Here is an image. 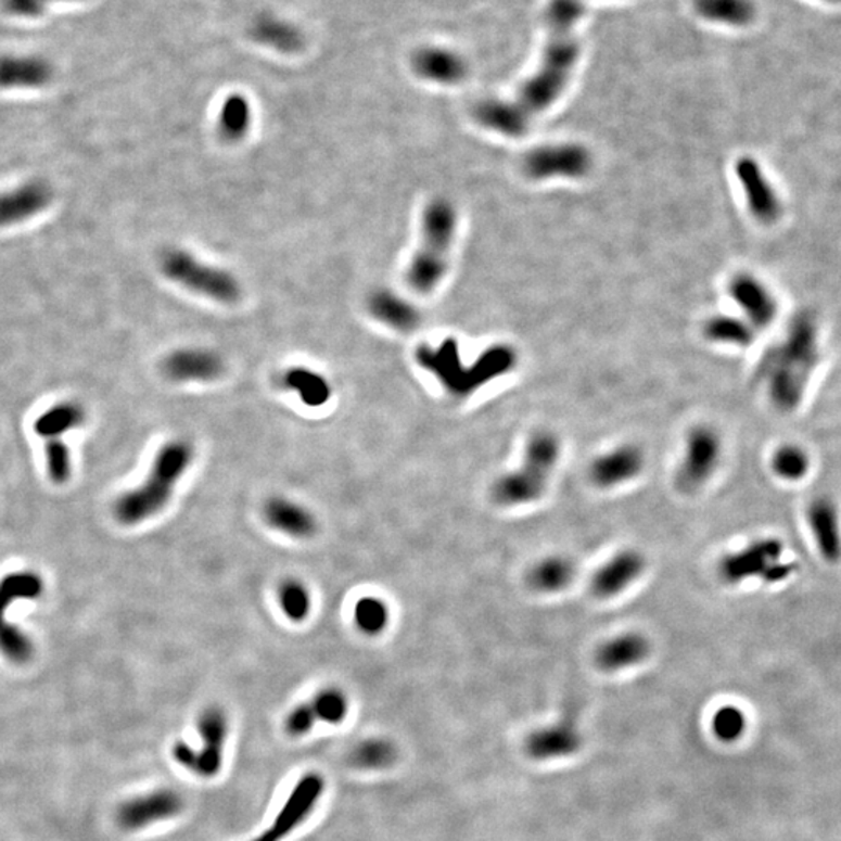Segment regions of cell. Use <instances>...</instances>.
<instances>
[{
    "instance_id": "1",
    "label": "cell",
    "mask_w": 841,
    "mask_h": 841,
    "mask_svg": "<svg viewBox=\"0 0 841 841\" xmlns=\"http://www.w3.org/2000/svg\"><path fill=\"white\" fill-rule=\"evenodd\" d=\"M585 13L583 0H552L547 9V44L538 71L519 88L513 99L479 103L474 117L486 130L522 138L533 119L563 95L579 59L577 24Z\"/></svg>"
},
{
    "instance_id": "2",
    "label": "cell",
    "mask_w": 841,
    "mask_h": 841,
    "mask_svg": "<svg viewBox=\"0 0 841 841\" xmlns=\"http://www.w3.org/2000/svg\"><path fill=\"white\" fill-rule=\"evenodd\" d=\"M819 360L817 318L811 313L794 315L782 339L759 364V374L764 379L769 400L776 409L793 411L801 406Z\"/></svg>"
},
{
    "instance_id": "3",
    "label": "cell",
    "mask_w": 841,
    "mask_h": 841,
    "mask_svg": "<svg viewBox=\"0 0 841 841\" xmlns=\"http://www.w3.org/2000/svg\"><path fill=\"white\" fill-rule=\"evenodd\" d=\"M192 458L193 450L189 443L181 439L167 443L157 453L144 485L125 493L117 500L114 507L117 521L125 525H136L155 517L170 500L175 485L191 467Z\"/></svg>"
},
{
    "instance_id": "4",
    "label": "cell",
    "mask_w": 841,
    "mask_h": 841,
    "mask_svg": "<svg viewBox=\"0 0 841 841\" xmlns=\"http://www.w3.org/2000/svg\"><path fill=\"white\" fill-rule=\"evenodd\" d=\"M417 359L425 370L432 371L439 379L450 395L468 396L497 375L513 370L518 356L510 346H493L482 354L475 367L464 368L458 357L457 343L445 340L436 349L421 346Z\"/></svg>"
},
{
    "instance_id": "5",
    "label": "cell",
    "mask_w": 841,
    "mask_h": 841,
    "mask_svg": "<svg viewBox=\"0 0 841 841\" xmlns=\"http://www.w3.org/2000/svg\"><path fill=\"white\" fill-rule=\"evenodd\" d=\"M457 234V211L453 203L436 199L422 214L421 249L415 254L407 281L420 293L438 288L449 267L450 250Z\"/></svg>"
},
{
    "instance_id": "6",
    "label": "cell",
    "mask_w": 841,
    "mask_h": 841,
    "mask_svg": "<svg viewBox=\"0 0 841 841\" xmlns=\"http://www.w3.org/2000/svg\"><path fill=\"white\" fill-rule=\"evenodd\" d=\"M161 270L170 281L218 303H234L241 298V284L234 275L200 263L184 250H167L161 257Z\"/></svg>"
},
{
    "instance_id": "7",
    "label": "cell",
    "mask_w": 841,
    "mask_h": 841,
    "mask_svg": "<svg viewBox=\"0 0 841 841\" xmlns=\"http://www.w3.org/2000/svg\"><path fill=\"white\" fill-rule=\"evenodd\" d=\"M196 731L202 747L195 748L180 740L175 743L171 754L181 767L200 778H214L224 767V748L229 732L227 714L220 708H207L200 714Z\"/></svg>"
},
{
    "instance_id": "8",
    "label": "cell",
    "mask_w": 841,
    "mask_h": 841,
    "mask_svg": "<svg viewBox=\"0 0 841 841\" xmlns=\"http://www.w3.org/2000/svg\"><path fill=\"white\" fill-rule=\"evenodd\" d=\"M592 166L594 160L589 150L574 142L536 146L522 160V170L530 180L536 181L550 178L579 180L590 174Z\"/></svg>"
},
{
    "instance_id": "9",
    "label": "cell",
    "mask_w": 841,
    "mask_h": 841,
    "mask_svg": "<svg viewBox=\"0 0 841 841\" xmlns=\"http://www.w3.org/2000/svg\"><path fill=\"white\" fill-rule=\"evenodd\" d=\"M721 433L706 424L690 429L686 436L685 453L676 472V483L683 492H696L717 471L722 461Z\"/></svg>"
},
{
    "instance_id": "10",
    "label": "cell",
    "mask_w": 841,
    "mask_h": 841,
    "mask_svg": "<svg viewBox=\"0 0 841 841\" xmlns=\"http://www.w3.org/2000/svg\"><path fill=\"white\" fill-rule=\"evenodd\" d=\"M734 170L746 196L751 217L764 227L778 224L783 214L781 195L756 157H739Z\"/></svg>"
},
{
    "instance_id": "11",
    "label": "cell",
    "mask_w": 841,
    "mask_h": 841,
    "mask_svg": "<svg viewBox=\"0 0 841 841\" xmlns=\"http://www.w3.org/2000/svg\"><path fill=\"white\" fill-rule=\"evenodd\" d=\"M324 787L323 776L318 775V773L304 775L293 787L289 800L285 801L284 807L281 808L275 821L257 839L252 841H281L285 839L289 833L293 832V829L298 828L309 818L314 808L317 807L318 801L323 797Z\"/></svg>"
},
{
    "instance_id": "12",
    "label": "cell",
    "mask_w": 841,
    "mask_h": 841,
    "mask_svg": "<svg viewBox=\"0 0 841 841\" xmlns=\"http://www.w3.org/2000/svg\"><path fill=\"white\" fill-rule=\"evenodd\" d=\"M184 798L174 789H157L125 801L117 808V823L124 830L136 832L178 817L184 811Z\"/></svg>"
},
{
    "instance_id": "13",
    "label": "cell",
    "mask_w": 841,
    "mask_h": 841,
    "mask_svg": "<svg viewBox=\"0 0 841 841\" xmlns=\"http://www.w3.org/2000/svg\"><path fill=\"white\" fill-rule=\"evenodd\" d=\"M782 552L779 539H759L739 552L723 557L718 563V575L728 585H739L750 578H764L768 569L781 561Z\"/></svg>"
},
{
    "instance_id": "14",
    "label": "cell",
    "mask_w": 841,
    "mask_h": 841,
    "mask_svg": "<svg viewBox=\"0 0 841 841\" xmlns=\"http://www.w3.org/2000/svg\"><path fill=\"white\" fill-rule=\"evenodd\" d=\"M728 292L742 317L756 331L767 329L778 318L779 303L775 293L754 275L737 273L729 281Z\"/></svg>"
},
{
    "instance_id": "15",
    "label": "cell",
    "mask_w": 841,
    "mask_h": 841,
    "mask_svg": "<svg viewBox=\"0 0 841 841\" xmlns=\"http://www.w3.org/2000/svg\"><path fill=\"white\" fill-rule=\"evenodd\" d=\"M348 698L340 689L328 687L313 700L304 701L285 718V732L290 737H303L313 731L317 723L339 725L348 715Z\"/></svg>"
},
{
    "instance_id": "16",
    "label": "cell",
    "mask_w": 841,
    "mask_h": 841,
    "mask_svg": "<svg viewBox=\"0 0 841 841\" xmlns=\"http://www.w3.org/2000/svg\"><path fill=\"white\" fill-rule=\"evenodd\" d=\"M646 468V454L636 445H622L600 454L590 463L589 479L601 489L635 481Z\"/></svg>"
},
{
    "instance_id": "17",
    "label": "cell",
    "mask_w": 841,
    "mask_h": 841,
    "mask_svg": "<svg viewBox=\"0 0 841 841\" xmlns=\"http://www.w3.org/2000/svg\"><path fill=\"white\" fill-rule=\"evenodd\" d=\"M646 572V558L637 550L625 549L614 553L610 560L594 572L590 589L599 599H614L625 592L629 586Z\"/></svg>"
},
{
    "instance_id": "18",
    "label": "cell",
    "mask_w": 841,
    "mask_h": 841,
    "mask_svg": "<svg viewBox=\"0 0 841 841\" xmlns=\"http://www.w3.org/2000/svg\"><path fill=\"white\" fill-rule=\"evenodd\" d=\"M549 475L522 463L514 471L505 472L493 486V497L502 507H522L538 502L549 486Z\"/></svg>"
},
{
    "instance_id": "19",
    "label": "cell",
    "mask_w": 841,
    "mask_h": 841,
    "mask_svg": "<svg viewBox=\"0 0 841 841\" xmlns=\"http://www.w3.org/2000/svg\"><path fill=\"white\" fill-rule=\"evenodd\" d=\"M55 75L52 63L41 55L3 53L0 55V89H42Z\"/></svg>"
},
{
    "instance_id": "20",
    "label": "cell",
    "mask_w": 841,
    "mask_h": 841,
    "mask_svg": "<svg viewBox=\"0 0 841 841\" xmlns=\"http://www.w3.org/2000/svg\"><path fill=\"white\" fill-rule=\"evenodd\" d=\"M52 199V189L42 181H28L0 193V228L30 220L48 209Z\"/></svg>"
},
{
    "instance_id": "21",
    "label": "cell",
    "mask_w": 841,
    "mask_h": 841,
    "mask_svg": "<svg viewBox=\"0 0 841 841\" xmlns=\"http://www.w3.org/2000/svg\"><path fill=\"white\" fill-rule=\"evenodd\" d=\"M164 373L177 382H207L224 373V360L214 351L184 348L164 360Z\"/></svg>"
},
{
    "instance_id": "22",
    "label": "cell",
    "mask_w": 841,
    "mask_h": 841,
    "mask_svg": "<svg viewBox=\"0 0 841 841\" xmlns=\"http://www.w3.org/2000/svg\"><path fill=\"white\" fill-rule=\"evenodd\" d=\"M650 640L642 633L626 632L604 640L596 653L597 665L604 672L635 667L649 658Z\"/></svg>"
},
{
    "instance_id": "23",
    "label": "cell",
    "mask_w": 841,
    "mask_h": 841,
    "mask_svg": "<svg viewBox=\"0 0 841 841\" xmlns=\"http://www.w3.org/2000/svg\"><path fill=\"white\" fill-rule=\"evenodd\" d=\"M413 71L424 80L457 85L468 75V63L460 53L445 48H422L413 55Z\"/></svg>"
},
{
    "instance_id": "24",
    "label": "cell",
    "mask_w": 841,
    "mask_h": 841,
    "mask_svg": "<svg viewBox=\"0 0 841 841\" xmlns=\"http://www.w3.org/2000/svg\"><path fill=\"white\" fill-rule=\"evenodd\" d=\"M807 521L821 557L829 563H837L841 558V532L836 505L826 497H818L808 505Z\"/></svg>"
},
{
    "instance_id": "25",
    "label": "cell",
    "mask_w": 841,
    "mask_h": 841,
    "mask_svg": "<svg viewBox=\"0 0 841 841\" xmlns=\"http://www.w3.org/2000/svg\"><path fill=\"white\" fill-rule=\"evenodd\" d=\"M265 521L271 527L293 536V538H309L317 530V521L303 505L292 502L284 497H273L264 507Z\"/></svg>"
},
{
    "instance_id": "26",
    "label": "cell",
    "mask_w": 841,
    "mask_h": 841,
    "mask_svg": "<svg viewBox=\"0 0 841 841\" xmlns=\"http://www.w3.org/2000/svg\"><path fill=\"white\" fill-rule=\"evenodd\" d=\"M375 320L400 332H410L421 323V314L413 304L396 295L392 290H378L368 301Z\"/></svg>"
},
{
    "instance_id": "27",
    "label": "cell",
    "mask_w": 841,
    "mask_h": 841,
    "mask_svg": "<svg viewBox=\"0 0 841 841\" xmlns=\"http://www.w3.org/2000/svg\"><path fill=\"white\" fill-rule=\"evenodd\" d=\"M250 37L259 44L278 50V52H298L304 44L303 31L288 20L275 14H260L250 25Z\"/></svg>"
},
{
    "instance_id": "28",
    "label": "cell",
    "mask_w": 841,
    "mask_h": 841,
    "mask_svg": "<svg viewBox=\"0 0 841 841\" xmlns=\"http://www.w3.org/2000/svg\"><path fill=\"white\" fill-rule=\"evenodd\" d=\"M577 577V565L564 555H550L533 565L528 572V585L536 592L558 594L568 589Z\"/></svg>"
},
{
    "instance_id": "29",
    "label": "cell",
    "mask_w": 841,
    "mask_h": 841,
    "mask_svg": "<svg viewBox=\"0 0 841 841\" xmlns=\"http://www.w3.org/2000/svg\"><path fill=\"white\" fill-rule=\"evenodd\" d=\"M698 16L711 23L747 27L756 17L753 0H693Z\"/></svg>"
},
{
    "instance_id": "30",
    "label": "cell",
    "mask_w": 841,
    "mask_h": 841,
    "mask_svg": "<svg viewBox=\"0 0 841 841\" xmlns=\"http://www.w3.org/2000/svg\"><path fill=\"white\" fill-rule=\"evenodd\" d=\"M703 332L710 342L737 348L753 345L757 334L756 329L748 323L746 318L734 315H714L704 324Z\"/></svg>"
},
{
    "instance_id": "31",
    "label": "cell",
    "mask_w": 841,
    "mask_h": 841,
    "mask_svg": "<svg viewBox=\"0 0 841 841\" xmlns=\"http://www.w3.org/2000/svg\"><path fill=\"white\" fill-rule=\"evenodd\" d=\"M578 743V734L572 726L557 725L532 734L528 750L535 757L553 759L574 753Z\"/></svg>"
},
{
    "instance_id": "32",
    "label": "cell",
    "mask_w": 841,
    "mask_h": 841,
    "mask_svg": "<svg viewBox=\"0 0 841 841\" xmlns=\"http://www.w3.org/2000/svg\"><path fill=\"white\" fill-rule=\"evenodd\" d=\"M86 421L84 407L73 400L55 404L44 413L39 415L34 429L42 438H60L63 433L80 428Z\"/></svg>"
},
{
    "instance_id": "33",
    "label": "cell",
    "mask_w": 841,
    "mask_h": 841,
    "mask_svg": "<svg viewBox=\"0 0 841 841\" xmlns=\"http://www.w3.org/2000/svg\"><path fill=\"white\" fill-rule=\"evenodd\" d=\"M42 590L44 583L37 572H13L0 579V626L7 624L5 613L14 601L39 599Z\"/></svg>"
},
{
    "instance_id": "34",
    "label": "cell",
    "mask_w": 841,
    "mask_h": 841,
    "mask_svg": "<svg viewBox=\"0 0 841 841\" xmlns=\"http://www.w3.org/2000/svg\"><path fill=\"white\" fill-rule=\"evenodd\" d=\"M560 458L561 443L558 436L549 431H539L530 436L522 463L538 469L543 474L552 477Z\"/></svg>"
},
{
    "instance_id": "35",
    "label": "cell",
    "mask_w": 841,
    "mask_h": 841,
    "mask_svg": "<svg viewBox=\"0 0 841 841\" xmlns=\"http://www.w3.org/2000/svg\"><path fill=\"white\" fill-rule=\"evenodd\" d=\"M285 388L295 390L303 403L310 407H320L331 397V385L323 375L306 370V368H293L282 378Z\"/></svg>"
},
{
    "instance_id": "36",
    "label": "cell",
    "mask_w": 841,
    "mask_h": 841,
    "mask_svg": "<svg viewBox=\"0 0 841 841\" xmlns=\"http://www.w3.org/2000/svg\"><path fill=\"white\" fill-rule=\"evenodd\" d=\"M252 127V105L241 94L229 95L221 105L218 128L227 141H241Z\"/></svg>"
},
{
    "instance_id": "37",
    "label": "cell",
    "mask_w": 841,
    "mask_h": 841,
    "mask_svg": "<svg viewBox=\"0 0 841 841\" xmlns=\"http://www.w3.org/2000/svg\"><path fill=\"white\" fill-rule=\"evenodd\" d=\"M397 750L390 740L368 739L351 753V764L360 769H385L396 761Z\"/></svg>"
},
{
    "instance_id": "38",
    "label": "cell",
    "mask_w": 841,
    "mask_h": 841,
    "mask_svg": "<svg viewBox=\"0 0 841 841\" xmlns=\"http://www.w3.org/2000/svg\"><path fill=\"white\" fill-rule=\"evenodd\" d=\"M388 607L375 597H364L354 608V621L361 633L368 636L381 635L388 625Z\"/></svg>"
},
{
    "instance_id": "39",
    "label": "cell",
    "mask_w": 841,
    "mask_h": 841,
    "mask_svg": "<svg viewBox=\"0 0 841 841\" xmlns=\"http://www.w3.org/2000/svg\"><path fill=\"white\" fill-rule=\"evenodd\" d=\"M0 653L14 664H25L34 658V642L20 626L7 622L0 626Z\"/></svg>"
},
{
    "instance_id": "40",
    "label": "cell",
    "mask_w": 841,
    "mask_h": 841,
    "mask_svg": "<svg viewBox=\"0 0 841 841\" xmlns=\"http://www.w3.org/2000/svg\"><path fill=\"white\" fill-rule=\"evenodd\" d=\"M279 603L290 621L301 622L310 611V594L306 586L296 579H288L279 588Z\"/></svg>"
},
{
    "instance_id": "41",
    "label": "cell",
    "mask_w": 841,
    "mask_h": 841,
    "mask_svg": "<svg viewBox=\"0 0 841 841\" xmlns=\"http://www.w3.org/2000/svg\"><path fill=\"white\" fill-rule=\"evenodd\" d=\"M773 471L786 481L803 479L808 471V457L801 447L782 446L776 450L772 461Z\"/></svg>"
},
{
    "instance_id": "42",
    "label": "cell",
    "mask_w": 841,
    "mask_h": 841,
    "mask_svg": "<svg viewBox=\"0 0 841 841\" xmlns=\"http://www.w3.org/2000/svg\"><path fill=\"white\" fill-rule=\"evenodd\" d=\"M46 461H48L49 477L56 485H63L69 481L73 472L69 447L60 438H50L46 443Z\"/></svg>"
},
{
    "instance_id": "43",
    "label": "cell",
    "mask_w": 841,
    "mask_h": 841,
    "mask_svg": "<svg viewBox=\"0 0 841 841\" xmlns=\"http://www.w3.org/2000/svg\"><path fill=\"white\" fill-rule=\"evenodd\" d=\"M712 728H714V732L722 740L731 742V740L740 737V734L746 729V715L734 706L722 708V710L715 712Z\"/></svg>"
},
{
    "instance_id": "44",
    "label": "cell",
    "mask_w": 841,
    "mask_h": 841,
    "mask_svg": "<svg viewBox=\"0 0 841 841\" xmlns=\"http://www.w3.org/2000/svg\"><path fill=\"white\" fill-rule=\"evenodd\" d=\"M85 2V0H2V9L17 20H38L52 3Z\"/></svg>"
},
{
    "instance_id": "45",
    "label": "cell",
    "mask_w": 841,
    "mask_h": 841,
    "mask_svg": "<svg viewBox=\"0 0 841 841\" xmlns=\"http://www.w3.org/2000/svg\"><path fill=\"white\" fill-rule=\"evenodd\" d=\"M793 571L794 564L781 563V561H779V563H776L768 569L767 574H765L762 579H764L765 583L783 582V579L789 578L790 575L793 574Z\"/></svg>"
},
{
    "instance_id": "46",
    "label": "cell",
    "mask_w": 841,
    "mask_h": 841,
    "mask_svg": "<svg viewBox=\"0 0 841 841\" xmlns=\"http://www.w3.org/2000/svg\"><path fill=\"white\" fill-rule=\"evenodd\" d=\"M825 2L839 3V2H841V0H825Z\"/></svg>"
}]
</instances>
